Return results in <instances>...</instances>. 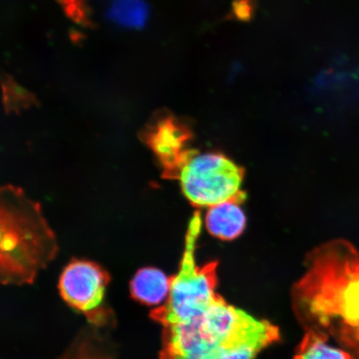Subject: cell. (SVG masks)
Returning <instances> with one entry per match:
<instances>
[{"instance_id": "6da1fadb", "label": "cell", "mask_w": 359, "mask_h": 359, "mask_svg": "<svg viewBox=\"0 0 359 359\" xmlns=\"http://www.w3.org/2000/svg\"><path fill=\"white\" fill-rule=\"evenodd\" d=\"M299 284L300 309L313 317L309 330L333 338L353 359H359V252L348 241L318 247L308 257Z\"/></svg>"}, {"instance_id": "7a4b0ae2", "label": "cell", "mask_w": 359, "mask_h": 359, "mask_svg": "<svg viewBox=\"0 0 359 359\" xmlns=\"http://www.w3.org/2000/svg\"><path fill=\"white\" fill-rule=\"evenodd\" d=\"M279 329L219 297L205 311L163 327L160 359H255Z\"/></svg>"}, {"instance_id": "3957f363", "label": "cell", "mask_w": 359, "mask_h": 359, "mask_svg": "<svg viewBox=\"0 0 359 359\" xmlns=\"http://www.w3.org/2000/svg\"><path fill=\"white\" fill-rule=\"evenodd\" d=\"M0 255L4 284H29L57 253L55 232L42 206L20 187L0 190Z\"/></svg>"}, {"instance_id": "277c9868", "label": "cell", "mask_w": 359, "mask_h": 359, "mask_svg": "<svg viewBox=\"0 0 359 359\" xmlns=\"http://www.w3.org/2000/svg\"><path fill=\"white\" fill-rule=\"evenodd\" d=\"M201 228V215L196 212L188 224L179 271L170 278L168 297L163 305L151 311V318L163 327L199 316L221 297L215 292L218 263L196 264V243Z\"/></svg>"}, {"instance_id": "5b68a950", "label": "cell", "mask_w": 359, "mask_h": 359, "mask_svg": "<svg viewBox=\"0 0 359 359\" xmlns=\"http://www.w3.org/2000/svg\"><path fill=\"white\" fill-rule=\"evenodd\" d=\"M245 170L226 156L193 150L175 181L192 205L210 208L224 201L243 202Z\"/></svg>"}, {"instance_id": "8992f818", "label": "cell", "mask_w": 359, "mask_h": 359, "mask_svg": "<svg viewBox=\"0 0 359 359\" xmlns=\"http://www.w3.org/2000/svg\"><path fill=\"white\" fill-rule=\"evenodd\" d=\"M110 278L98 264L74 259L62 271L60 290L62 299L89 320L100 318V308Z\"/></svg>"}, {"instance_id": "52a82bcc", "label": "cell", "mask_w": 359, "mask_h": 359, "mask_svg": "<svg viewBox=\"0 0 359 359\" xmlns=\"http://www.w3.org/2000/svg\"><path fill=\"white\" fill-rule=\"evenodd\" d=\"M189 128L170 114L156 116L141 133V138L159 161L163 176L168 178L180 158L191 145Z\"/></svg>"}, {"instance_id": "ba28073f", "label": "cell", "mask_w": 359, "mask_h": 359, "mask_svg": "<svg viewBox=\"0 0 359 359\" xmlns=\"http://www.w3.org/2000/svg\"><path fill=\"white\" fill-rule=\"evenodd\" d=\"M242 202L229 201L210 206L205 222L210 235L223 241H232L245 230L246 217L241 204Z\"/></svg>"}, {"instance_id": "9c48e42d", "label": "cell", "mask_w": 359, "mask_h": 359, "mask_svg": "<svg viewBox=\"0 0 359 359\" xmlns=\"http://www.w3.org/2000/svg\"><path fill=\"white\" fill-rule=\"evenodd\" d=\"M170 278L156 268H143L135 275L131 292L135 299L147 305H157L167 300Z\"/></svg>"}, {"instance_id": "30bf717a", "label": "cell", "mask_w": 359, "mask_h": 359, "mask_svg": "<svg viewBox=\"0 0 359 359\" xmlns=\"http://www.w3.org/2000/svg\"><path fill=\"white\" fill-rule=\"evenodd\" d=\"M107 20L128 29H141L149 16L145 0H102Z\"/></svg>"}, {"instance_id": "8fae6325", "label": "cell", "mask_w": 359, "mask_h": 359, "mask_svg": "<svg viewBox=\"0 0 359 359\" xmlns=\"http://www.w3.org/2000/svg\"><path fill=\"white\" fill-rule=\"evenodd\" d=\"M327 338L320 332L309 330L294 359H353L344 349L327 344Z\"/></svg>"}, {"instance_id": "7c38bea8", "label": "cell", "mask_w": 359, "mask_h": 359, "mask_svg": "<svg viewBox=\"0 0 359 359\" xmlns=\"http://www.w3.org/2000/svg\"><path fill=\"white\" fill-rule=\"evenodd\" d=\"M65 8L67 13H69L74 20L80 22H86L88 20V8L85 6L84 0H60Z\"/></svg>"}, {"instance_id": "4fadbf2b", "label": "cell", "mask_w": 359, "mask_h": 359, "mask_svg": "<svg viewBox=\"0 0 359 359\" xmlns=\"http://www.w3.org/2000/svg\"><path fill=\"white\" fill-rule=\"evenodd\" d=\"M252 0H236L233 4V13L240 20H248L252 17Z\"/></svg>"}]
</instances>
